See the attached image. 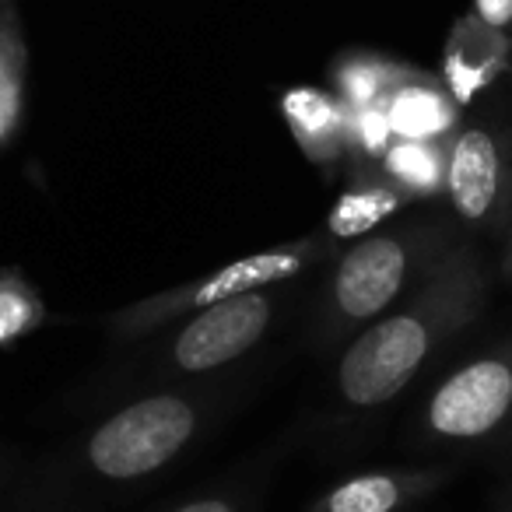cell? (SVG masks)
Here are the masks:
<instances>
[{
    "instance_id": "obj_11",
    "label": "cell",
    "mask_w": 512,
    "mask_h": 512,
    "mask_svg": "<svg viewBox=\"0 0 512 512\" xmlns=\"http://www.w3.org/2000/svg\"><path fill=\"white\" fill-rule=\"evenodd\" d=\"M281 109H285L288 127H292L295 141L306 151L309 162L330 165L348 148L351 123L330 95L316 92V88H292L285 95V102H281Z\"/></svg>"
},
{
    "instance_id": "obj_12",
    "label": "cell",
    "mask_w": 512,
    "mask_h": 512,
    "mask_svg": "<svg viewBox=\"0 0 512 512\" xmlns=\"http://www.w3.org/2000/svg\"><path fill=\"white\" fill-rule=\"evenodd\" d=\"M407 193L393 183L390 176H376L365 179V183H355L348 193H341L327 218V232L334 239H358V235H372L386 218L400 211L407 204Z\"/></svg>"
},
{
    "instance_id": "obj_3",
    "label": "cell",
    "mask_w": 512,
    "mask_h": 512,
    "mask_svg": "<svg viewBox=\"0 0 512 512\" xmlns=\"http://www.w3.org/2000/svg\"><path fill=\"white\" fill-rule=\"evenodd\" d=\"M193 432L197 411L190 400L172 393L134 400L92 432L85 446L88 467L109 481H137L176 460Z\"/></svg>"
},
{
    "instance_id": "obj_16",
    "label": "cell",
    "mask_w": 512,
    "mask_h": 512,
    "mask_svg": "<svg viewBox=\"0 0 512 512\" xmlns=\"http://www.w3.org/2000/svg\"><path fill=\"white\" fill-rule=\"evenodd\" d=\"M474 15L491 29H512V0H474Z\"/></svg>"
},
{
    "instance_id": "obj_8",
    "label": "cell",
    "mask_w": 512,
    "mask_h": 512,
    "mask_svg": "<svg viewBox=\"0 0 512 512\" xmlns=\"http://www.w3.org/2000/svg\"><path fill=\"white\" fill-rule=\"evenodd\" d=\"M505 67H512L509 32L491 29L477 15H467L463 22H456L446 46V88L460 106H467L474 95L495 85Z\"/></svg>"
},
{
    "instance_id": "obj_7",
    "label": "cell",
    "mask_w": 512,
    "mask_h": 512,
    "mask_svg": "<svg viewBox=\"0 0 512 512\" xmlns=\"http://www.w3.org/2000/svg\"><path fill=\"white\" fill-rule=\"evenodd\" d=\"M271 313V299L260 292L235 295V299H225L218 306L200 309L179 330L176 344H172V362L190 376L221 369V365L235 362L260 344V337L271 327Z\"/></svg>"
},
{
    "instance_id": "obj_9",
    "label": "cell",
    "mask_w": 512,
    "mask_h": 512,
    "mask_svg": "<svg viewBox=\"0 0 512 512\" xmlns=\"http://www.w3.org/2000/svg\"><path fill=\"white\" fill-rule=\"evenodd\" d=\"M446 481V470H376L330 488L309 512H400L404 505L432 495Z\"/></svg>"
},
{
    "instance_id": "obj_14",
    "label": "cell",
    "mask_w": 512,
    "mask_h": 512,
    "mask_svg": "<svg viewBox=\"0 0 512 512\" xmlns=\"http://www.w3.org/2000/svg\"><path fill=\"white\" fill-rule=\"evenodd\" d=\"M39 320H43V306L36 292L22 281L0 278V344L29 334Z\"/></svg>"
},
{
    "instance_id": "obj_13",
    "label": "cell",
    "mask_w": 512,
    "mask_h": 512,
    "mask_svg": "<svg viewBox=\"0 0 512 512\" xmlns=\"http://www.w3.org/2000/svg\"><path fill=\"white\" fill-rule=\"evenodd\" d=\"M446 148L442 141H393L383 155V172L407 197H432L446 190Z\"/></svg>"
},
{
    "instance_id": "obj_1",
    "label": "cell",
    "mask_w": 512,
    "mask_h": 512,
    "mask_svg": "<svg viewBox=\"0 0 512 512\" xmlns=\"http://www.w3.org/2000/svg\"><path fill=\"white\" fill-rule=\"evenodd\" d=\"M491 274L474 242H460L393 313L372 320L337 365V390L351 407L390 404L425 362L481 316Z\"/></svg>"
},
{
    "instance_id": "obj_18",
    "label": "cell",
    "mask_w": 512,
    "mask_h": 512,
    "mask_svg": "<svg viewBox=\"0 0 512 512\" xmlns=\"http://www.w3.org/2000/svg\"><path fill=\"white\" fill-rule=\"evenodd\" d=\"M172 512H235V505L225 502V498H197V502H186Z\"/></svg>"
},
{
    "instance_id": "obj_6",
    "label": "cell",
    "mask_w": 512,
    "mask_h": 512,
    "mask_svg": "<svg viewBox=\"0 0 512 512\" xmlns=\"http://www.w3.org/2000/svg\"><path fill=\"white\" fill-rule=\"evenodd\" d=\"M512 421V337L453 369L425 407L432 439L477 442Z\"/></svg>"
},
{
    "instance_id": "obj_17",
    "label": "cell",
    "mask_w": 512,
    "mask_h": 512,
    "mask_svg": "<svg viewBox=\"0 0 512 512\" xmlns=\"http://www.w3.org/2000/svg\"><path fill=\"white\" fill-rule=\"evenodd\" d=\"M502 256H498V271H502V278L505 281H512V211H509V221H505V228H502Z\"/></svg>"
},
{
    "instance_id": "obj_15",
    "label": "cell",
    "mask_w": 512,
    "mask_h": 512,
    "mask_svg": "<svg viewBox=\"0 0 512 512\" xmlns=\"http://www.w3.org/2000/svg\"><path fill=\"white\" fill-rule=\"evenodd\" d=\"M351 141L372 158H383L386 148H390L397 137L390 130V120H386V106H362L355 109V120H351Z\"/></svg>"
},
{
    "instance_id": "obj_4",
    "label": "cell",
    "mask_w": 512,
    "mask_h": 512,
    "mask_svg": "<svg viewBox=\"0 0 512 512\" xmlns=\"http://www.w3.org/2000/svg\"><path fill=\"white\" fill-rule=\"evenodd\" d=\"M316 253H320V249H316L313 242H288V246L242 256L235 264H225L221 271L204 274V278L190 281V285H183V288H172V292H158V295H151V299H141L137 306L116 313L113 323H116V330L127 337L151 334V330L165 327V323L179 320V316H186V313H200V309L218 306V302L235 299V295L260 292V288H267V285H281V281L306 271Z\"/></svg>"
},
{
    "instance_id": "obj_5",
    "label": "cell",
    "mask_w": 512,
    "mask_h": 512,
    "mask_svg": "<svg viewBox=\"0 0 512 512\" xmlns=\"http://www.w3.org/2000/svg\"><path fill=\"white\" fill-rule=\"evenodd\" d=\"M446 197L467 228L502 235L512 211V130L456 127L446 148Z\"/></svg>"
},
{
    "instance_id": "obj_10",
    "label": "cell",
    "mask_w": 512,
    "mask_h": 512,
    "mask_svg": "<svg viewBox=\"0 0 512 512\" xmlns=\"http://www.w3.org/2000/svg\"><path fill=\"white\" fill-rule=\"evenodd\" d=\"M383 106L397 141H442L456 134L460 120V102L453 92L418 74H411Z\"/></svg>"
},
{
    "instance_id": "obj_2",
    "label": "cell",
    "mask_w": 512,
    "mask_h": 512,
    "mask_svg": "<svg viewBox=\"0 0 512 512\" xmlns=\"http://www.w3.org/2000/svg\"><path fill=\"white\" fill-rule=\"evenodd\" d=\"M460 246L446 221H418L358 239L330 281V306L344 327L372 323L411 285H421Z\"/></svg>"
}]
</instances>
